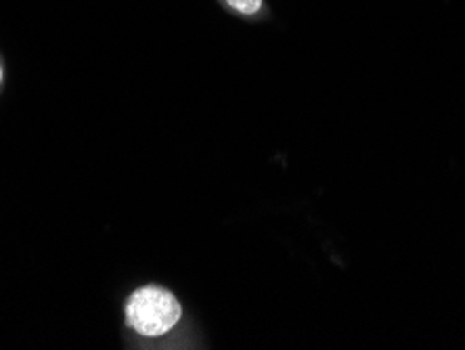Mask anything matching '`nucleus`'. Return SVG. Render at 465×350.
I'll list each match as a JSON object with an SVG mask.
<instances>
[{
  "label": "nucleus",
  "instance_id": "1",
  "mask_svg": "<svg viewBox=\"0 0 465 350\" xmlns=\"http://www.w3.org/2000/svg\"><path fill=\"white\" fill-rule=\"evenodd\" d=\"M183 317V306L166 287L143 285L126 302V324L141 338L155 340L173 332Z\"/></svg>",
  "mask_w": 465,
  "mask_h": 350
},
{
  "label": "nucleus",
  "instance_id": "2",
  "mask_svg": "<svg viewBox=\"0 0 465 350\" xmlns=\"http://www.w3.org/2000/svg\"><path fill=\"white\" fill-rule=\"evenodd\" d=\"M224 3L239 15H256L264 6V0H224Z\"/></svg>",
  "mask_w": 465,
  "mask_h": 350
},
{
  "label": "nucleus",
  "instance_id": "3",
  "mask_svg": "<svg viewBox=\"0 0 465 350\" xmlns=\"http://www.w3.org/2000/svg\"><path fill=\"white\" fill-rule=\"evenodd\" d=\"M0 80H3V70H0Z\"/></svg>",
  "mask_w": 465,
  "mask_h": 350
}]
</instances>
